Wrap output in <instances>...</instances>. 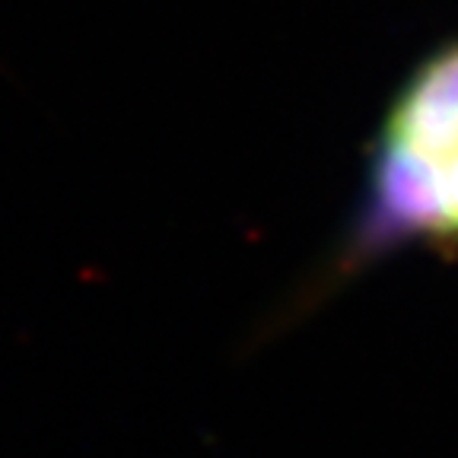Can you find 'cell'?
Wrapping results in <instances>:
<instances>
[{
    "label": "cell",
    "instance_id": "6da1fadb",
    "mask_svg": "<svg viewBox=\"0 0 458 458\" xmlns=\"http://www.w3.org/2000/svg\"><path fill=\"white\" fill-rule=\"evenodd\" d=\"M372 236L458 239V42L404 83L372 165Z\"/></svg>",
    "mask_w": 458,
    "mask_h": 458
}]
</instances>
